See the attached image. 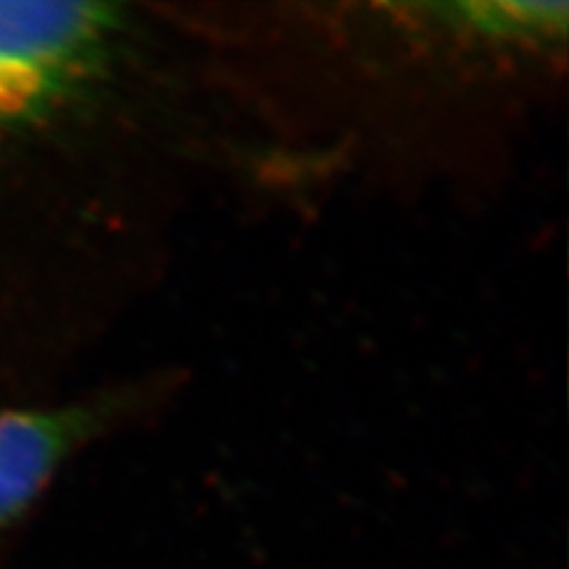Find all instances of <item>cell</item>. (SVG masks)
<instances>
[{
	"mask_svg": "<svg viewBox=\"0 0 569 569\" xmlns=\"http://www.w3.org/2000/svg\"><path fill=\"white\" fill-rule=\"evenodd\" d=\"M114 27L110 6L0 3V127L36 117L67 93Z\"/></svg>",
	"mask_w": 569,
	"mask_h": 569,
	"instance_id": "cell-1",
	"label": "cell"
},
{
	"mask_svg": "<svg viewBox=\"0 0 569 569\" xmlns=\"http://www.w3.org/2000/svg\"><path fill=\"white\" fill-rule=\"evenodd\" d=\"M83 411H0V525L39 498L86 435Z\"/></svg>",
	"mask_w": 569,
	"mask_h": 569,
	"instance_id": "cell-2",
	"label": "cell"
},
{
	"mask_svg": "<svg viewBox=\"0 0 569 569\" xmlns=\"http://www.w3.org/2000/svg\"><path fill=\"white\" fill-rule=\"evenodd\" d=\"M458 24L489 39L537 41L562 36L565 3H462L447 8Z\"/></svg>",
	"mask_w": 569,
	"mask_h": 569,
	"instance_id": "cell-3",
	"label": "cell"
}]
</instances>
